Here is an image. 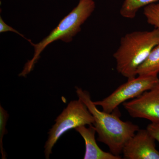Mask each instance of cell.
I'll return each mask as SVG.
<instances>
[{"label": "cell", "instance_id": "cell-10", "mask_svg": "<svg viewBox=\"0 0 159 159\" xmlns=\"http://www.w3.org/2000/svg\"><path fill=\"white\" fill-rule=\"evenodd\" d=\"M159 0H124L120 10L122 17L132 19L140 9L155 3Z\"/></svg>", "mask_w": 159, "mask_h": 159}, {"label": "cell", "instance_id": "cell-8", "mask_svg": "<svg viewBox=\"0 0 159 159\" xmlns=\"http://www.w3.org/2000/svg\"><path fill=\"white\" fill-rule=\"evenodd\" d=\"M84 139L85 145L84 159H121V156L115 155L111 152L102 150L97 145L95 134L96 129L93 125H81L75 129Z\"/></svg>", "mask_w": 159, "mask_h": 159}, {"label": "cell", "instance_id": "cell-12", "mask_svg": "<svg viewBox=\"0 0 159 159\" xmlns=\"http://www.w3.org/2000/svg\"><path fill=\"white\" fill-rule=\"evenodd\" d=\"M9 117V115L7 111L0 105V151L2 159H6V153L3 148V139L6 134V123Z\"/></svg>", "mask_w": 159, "mask_h": 159}, {"label": "cell", "instance_id": "cell-9", "mask_svg": "<svg viewBox=\"0 0 159 159\" xmlns=\"http://www.w3.org/2000/svg\"><path fill=\"white\" fill-rule=\"evenodd\" d=\"M159 73V43L152 49L137 71V76H158Z\"/></svg>", "mask_w": 159, "mask_h": 159}, {"label": "cell", "instance_id": "cell-6", "mask_svg": "<svg viewBox=\"0 0 159 159\" xmlns=\"http://www.w3.org/2000/svg\"><path fill=\"white\" fill-rule=\"evenodd\" d=\"M123 105L133 118L159 122V87L144 92L132 100L124 102Z\"/></svg>", "mask_w": 159, "mask_h": 159}, {"label": "cell", "instance_id": "cell-5", "mask_svg": "<svg viewBox=\"0 0 159 159\" xmlns=\"http://www.w3.org/2000/svg\"><path fill=\"white\" fill-rule=\"evenodd\" d=\"M159 87L158 76H137L128 79L108 97L100 101L93 102L96 106L101 107L102 111L111 113L120 104L129 99H134L146 91Z\"/></svg>", "mask_w": 159, "mask_h": 159}, {"label": "cell", "instance_id": "cell-7", "mask_svg": "<svg viewBox=\"0 0 159 159\" xmlns=\"http://www.w3.org/2000/svg\"><path fill=\"white\" fill-rule=\"evenodd\" d=\"M155 139L147 129H139L125 143L122 154L126 159H159Z\"/></svg>", "mask_w": 159, "mask_h": 159}, {"label": "cell", "instance_id": "cell-2", "mask_svg": "<svg viewBox=\"0 0 159 159\" xmlns=\"http://www.w3.org/2000/svg\"><path fill=\"white\" fill-rule=\"evenodd\" d=\"M159 43V30L156 29L125 34L113 54L118 73L127 79L137 77L138 69Z\"/></svg>", "mask_w": 159, "mask_h": 159}, {"label": "cell", "instance_id": "cell-13", "mask_svg": "<svg viewBox=\"0 0 159 159\" xmlns=\"http://www.w3.org/2000/svg\"><path fill=\"white\" fill-rule=\"evenodd\" d=\"M146 129L159 143V122H151L147 126Z\"/></svg>", "mask_w": 159, "mask_h": 159}, {"label": "cell", "instance_id": "cell-14", "mask_svg": "<svg viewBox=\"0 0 159 159\" xmlns=\"http://www.w3.org/2000/svg\"><path fill=\"white\" fill-rule=\"evenodd\" d=\"M7 31H11V32H14V33H16L18 34L20 36H21L25 39L27 40H29V39H27L22 34H20L19 32L16 31L15 29L11 28V27L8 25L6 24L5 22L3 20L2 18V17H0V32L1 33H3L4 32H7Z\"/></svg>", "mask_w": 159, "mask_h": 159}, {"label": "cell", "instance_id": "cell-4", "mask_svg": "<svg viewBox=\"0 0 159 159\" xmlns=\"http://www.w3.org/2000/svg\"><path fill=\"white\" fill-rule=\"evenodd\" d=\"M50 129L45 145L46 158L49 159L52 148L61 136L71 129L81 125H93L94 119L87 107L82 100L71 101L55 120Z\"/></svg>", "mask_w": 159, "mask_h": 159}, {"label": "cell", "instance_id": "cell-11", "mask_svg": "<svg viewBox=\"0 0 159 159\" xmlns=\"http://www.w3.org/2000/svg\"><path fill=\"white\" fill-rule=\"evenodd\" d=\"M147 23L159 30V3H153L144 8L143 11Z\"/></svg>", "mask_w": 159, "mask_h": 159}, {"label": "cell", "instance_id": "cell-3", "mask_svg": "<svg viewBox=\"0 0 159 159\" xmlns=\"http://www.w3.org/2000/svg\"><path fill=\"white\" fill-rule=\"evenodd\" d=\"M95 8L94 0H79L77 6L41 41L33 43L29 39L28 41L34 47V56L26 63L24 70L19 74L20 77H25L33 70L42 52L51 43L59 40L66 43L73 40V38L80 31L81 26L90 17Z\"/></svg>", "mask_w": 159, "mask_h": 159}, {"label": "cell", "instance_id": "cell-1", "mask_svg": "<svg viewBox=\"0 0 159 159\" xmlns=\"http://www.w3.org/2000/svg\"><path fill=\"white\" fill-rule=\"evenodd\" d=\"M76 89L78 99L85 103L93 117L98 141L107 145L111 153L120 156L125 143L140 129L139 126L122 121L116 114L99 110L88 92L77 87Z\"/></svg>", "mask_w": 159, "mask_h": 159}]
</instances>
